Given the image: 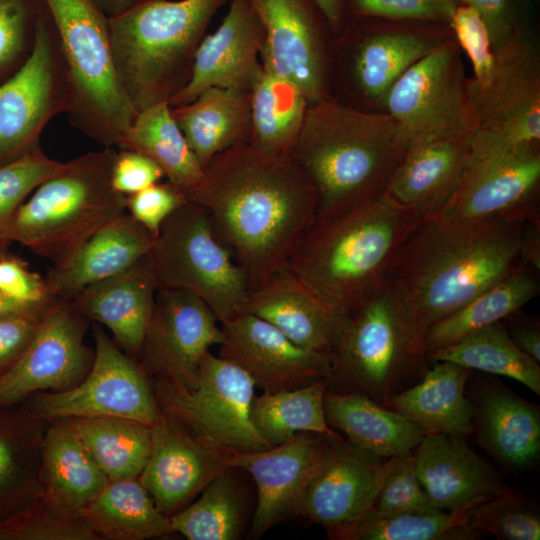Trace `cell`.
<instances>
[{
	"label": "cell",
	"instance_id": "obj_29",
	"mask_svg": "<svg viewBox=\"0 0 540 540\" xmlns=\"http://www.w3.org/2000/svg\"><path fill=\"white\" fill-rule=\"evenodd\" d=\"M469 151L468 137L437 138L408 146L386 191L421 219L436 217L455 193Z\"/></svg>",
	"mask_w": 540,
	"mask_h": 540
},
{
	"label": "cell",
	"instance_id": "obj_59",
	"mask_svg": "<svg viewBox=\"0 0 540 540\" xmlns=\"http://www.w3.org/2000/svg\"><path fill=\"white\" fill-rule=\"evenodd\" d=\"M17 469L16 452L12 444L0 434V486L11 480Z\"/></svg>",
	"mask_w": 540,
	"mask_h": 540
},
{
	"label": "cell",
	"instance_id": "obj_60",
	"mask_svg": "<svg viewBox=\"0 0 540 540\" xmlns=\"http://www.w3.org/2000/svg\"><path fill=\"white\" fill-rule=\"evenodd\" d=\"M54 298L55 296L39 303H26L11 298L0 291V316L31 311L44 306Z\"/></svg>",
	"mask_w": 540,
	"mask_h": 540
},
{
	"label": "cell",
	"instance_id": "obj_42",
	"mask_svg": "<svg viewBox=\"0 0 540 540\" xmlns=\"http://www.w3.org/2000/svg\"><path fill=\"white\" fill-rule=\"evenodd\" d=\"M226 469L212 479L194 503L169 517L171 532L189 540H234L243 524L238 484Z\"/></svg>",
	"mask_w": 540,
	"mask_h": 540
},
{
	"label": "cell",
	"instance_id": "obj_35",
	"mask_svg": "<svg viewBox=\"0 0 540 540\" xmlns=\"http://www.w3.org/2000/svg\"><path fill=\"white\" fill-rule=\"evenodd\" d=\"M531 267L520 263L507 276L462 308L425 330L422 353L442 348L469 334L517 314L539 293V282Z\"/></svg>",
	"mask_w": 540,
	"mask_h": 540
},
{
	"label": "cell",
	"instance_id": "obj_58",
	"mask_svg": "<svg viewBox=\"0 0 540 540\" xmlns=\"http://www.w3.org/2000/svg\"><path fill=\"white\" fill-rule=\"evenodd\" d=\"M314 1L322 11L334 38L341 32L346 22L343 0Z\"/></svg>",
	"mask_w": 540,
	"mask_h": 540
},
{
	"label": "cell",
	"instance_id": "obj_53",
	"mask_svg": "<svg viewBox=\"0 0 540 540\" xmlns=\"http://www.w3.org/2000/svg\"><path fill=\"white\" fill-rule=\"evenodd\" d=\"M475 9L484 20L493 49L528 29L524 0H455Z\"/></svg>",
	"mask_w": 540,
	"mask_h": 540
},
{
	"label": "cell",
	"instance_id": "obj_3",
	"mask_svg": "<svg viewBox=\"0 0 540 540\" xmlns=\"http://www.w3.org/2000/svg\"><path fill=\"white\" fill-rule=\"evenodd\" d=\"M421 219L387 191L342 212L315 218L288 261L328 307L347 316L387 281Z\"/></svg>",
	"mask_w": 540,
	"mask_h": 540
},
{
	"label": "cell",
	"instance_id": "obj_61",
	"mask_svg": "<svg viewBox=\"0 0 540 540\" xmlns=\"http://www.w3.org/2000/svg\"><path fill=\"white\" fill-rule=\"evenodd\" d=\"M98 9H100L108 18L115 17L142 0H90Z\"/></svg>",
	"mask_w": 540,
	"mask_h": 540
},
{
	"label": "cell",
	"instance_id": "obj_27",
	"mask_svg": "<svg viewBox=\"0 0 540 540\" xmlns=\"http://www.w3.org/2000/svg\"><path fill=\"white\" fill-rule=\"evenodd\" d=\"M158 288L148 254L128 269L86 286L70 300L90 322L106 326L122 351L137 356L153 315Z\"/></svg>",
	"mask_w": 540,
	"mask_h": 540
},
{
	"label": "cell",
	"instance_id": "obj_48",
	"mask_svg": "<svg viewBox=\"0 0 540 540\" xmlns=\"http://www.w3.org/2000/svg\"><path fill=\"white\" fill-rule=\"evenodd\" d=\"M17 534L36 540H99L83 511H67L41 496L31 503Z\"/></svg>",
	"mask_w": 540,
	"mask_h": 540
},
{
	"label": "cell",
	"instance_id": "obj_9",
	"mask_svg": "<svg viewBox=\"0 0 540 540\" xmlns=\"http://www.w3.org/2000/svg\"><path fill=\"white\" fill-rule=\"evenodd\" d=\"M424 21L349 17L331 45V85L337 100L362 109L382 106L402 74L449 35Z\"/></svg>",
	"mask_w": 540,
	"mask_h": 540
},
{
	"label": "cell",
	"instance_id": "obj_40",
	"mask_svg": "<svg viewBox=\"0 0 540 540\" xmlns=\"http://www.w3.org/2000/svg\"><path fill=\"white\" fill-rule=\"evenodd\" d=\"M426 357L433 362L449 361L470 370L505 376L540 394L539 363L514 344L503 321L431 351Z\"/></svg>",
	"mask_w": 540,
	"mask_h": 540
},
{
	"label": "cell",
	"instance_id": "obj_20",
	"mask_svg": "<svg viewBox=\"0 0 540 540\" xmlns=\"http://www.w3.org/2000/svg\"><path fill=\"white\" fill-rule=\"evenodd\" d=\"M476 129L512 142L537 145L540 140V64L528 29L494 48L490 83L476 88L467 81Z\"/></svg>",
	"mask_w": 540,
	"mask_h": 540
},
{
	"label": "cell",
	"instance_id": "obj_23",
	"mask_svg": "<svg viewBox=\"0 0 540 540\" xmlns=\"http://www.w3.org/2000/svg\"><path fill=\"white\" fill-rule=\"evenodd\" d=\"M217 30L202 39L190 80L169 101L170 107L193 101L208 87L251 92L263 73L260 53L265 32L254 0H229Z\"/></svg>",
	"mask_w": 540,
	"mask_h": 540
},
{
	"label": "cell",
	"instance_id": "obj_11",
	"mask_svg": "<svg viewBox=\"0 0 540 540\" xmlns=\"http://www.w3.org/2000/svg\"><path fill=\"white\" fill-rule=\"evenodd\" d=\"M154 387L161 412L205 444L228 454L272 447L251 420L254 382L233 362L209 351L193 389L160 378Z\"/></svg>",
	"mask_w": 540,
	"mask_h": 540
},
{
	"label": "cell",
	"instance_id": "obj_22",
	"mask_svg": "<svg viewBox=\"0 0 540 540\" xmlns=\"http://www.w3.org/2000/svg\"><path fill=\"white\" fill-rule=\"evenodd\" d=\"M300 432L265 450L235 453L228 466L247 471L257 486V505L249 536L257 539L278 522L293 515L308 481L327 456L335 438Z\"/></svg>",
	"mask_w": 540,
	"mask_h": 540
},
{
	"label": "cell",
	"instance_id": "obj_34",
	"mask_svg": "<svg viewBox=\"0 0 540 540\" xmlns=\"http://www.w3.org/2000/svg\"><path fill=\"white\" fill-rule=\"evenodd\" d=\"M324 412L327 424L350 444L382 458L409 454L424 437L407 418L361 393L326 390Z\"/></svg>",
	"mask_w": 540,
	"mask_h": 540
},
{
	"label": "cell",
	"instance_id": "obj_1",
	"mask_svg": "<svg viewBox=\"0 0 540 540\" xmlns=\"http://www.w3.org/2000/svg\"><path fill=\"white\" fill-rule=\"evenodd\" d=\"M187 201L204 208L249 289L288 264L317 209L315 189L291 153L272 155L250 143L214 156Z\"/></svg>",
	"mask_w": 540,
	"mask_h": 540
},
{
	"label": "cell",
	"instance_id": "obj_47",
	"mask_svg": "<svg viewBox=\"0 0 540 540\" xmlns=\"http://www.w3.org/2000/svg\"><path fill=\"white\" fill-rule=\"evenodd\" d=\"M65 162L37 149L0 166V224L5 222L45 180L57 174Z\"/></svg>",
	"mask_w": 540,
	"mask_h": 540
},
{
	"label": "cell",
	"instance_id": "obj_2",
	"mask_svg": "<svg viewBox=\"0 0 540 540\" xmlns=\"http://www.w3.org/2000/svg\"><path fill=\"white\" fill-rule=\"evenodd\" d=\"M525 222L501 218L421 220L405 241L386 284L420 338L499 282L520 262Z\"/></svg>",
	"mask_w": 540,
	"mask_h": 540
},
{
	"label": "cell",
	"instance_id": "obj_12",
	"mask_svg": "<svg viewBox=\"0 0 540 540\" xmlns=\"http://www.w3.org/2000/svg\"><path fill=\"white\" fill-rule=\"evenodd\" d=\"M540 154L537 145L512 142L476 129L458 187L436 217L448 220L539 217Z\"/></svg>",
	"mask_w": 540,
	"mask_h": 540
},
{
	"label": "cell",
	"instance_id": "obj_52",
	"mask_svg": "<svg viewBox=\"0 0 540 540\" xmlns=\"http://www.w3.org/2000/svg\"><path fill=\"white\" fill-rule=\"evenodd\" d=\"M56 298L31 311L0 316V369L3 374L27 349Z\"/></svg>",
	"mask_w": 540,
	"mask_h": 540
},
{
	"label": "cell",
	"instance_id": "obj_13",
	"mask_svg": "<svg viewBox=\"0 0 540 540\" xmlns=\"http://www.w3.org/2000/svg\"><path fill=\"white\" fill-rule=\"evenodd\" d=\"M459 46L447 37L408 68L388 92L383 107L407 145L468 137L477 128Z\"/></svg>",
	"mask_w": 540,
	"mask_h": 540
},
{
	"label": "cell",
	"instance_id": "obj_49",
	"mask_svg": "<svg viewBox=\"0 0 540 540\" xmlns=\"http://www.w3.org/2000/svg\"><path fill=\"white\" fill-rule=\"evenodd\" d=\"M454 39L472 63L470 85L485 88L494 69V49L489 30L480 14L470 6L458 4L448 24Z\"/></svg>",
	"mask_w": 540,
	"mask_h": 540
},
{
	"label": "cell",
	"instance_id": "obj_15",
	"mask_svg": "<svg viewBox=\"0 0 540 540\" xmlns=\"http://www.w3.org/2000/svg\"><path fill=\"white\" fill-rule=\"evenodd\" d=\"M95 356L86 377L60 392L30 395L28 413L47 421L73 417H120L153 425L162 416L148 376L137 361L91 322Z\"/></svg>",
	"mask_w": 540,
	"mask_h": 540
},
{
	"label": "cell",
	"instance_id": "obj_43",
	"mask_svg": "<svg viewBox=\"0 0 540 540\" xmlns=\"http://www.w3.org/2000/svg\"><path fill=\"white\" fill-rule=\"evenodd\" d=\"M471 508V507H470ZM470 508L404 513L386 517L366 516L353 540H474L481 533L467 523Z\"/></svg>",
	"mask_w": 540,
	"mask_h": 540
},
{
	"label": "cell",
	"instance_id": "obj_38",
	"mask_svg": "<svg viewBox=\"0 0 540 540\" xmlns=\"http://www.w3.org/2000/svg\"><path fill=\"white\" fill-rule=\"evenodd\" d=\"M108 481L139 477L151 451V426L120 417L64 418Z\"/></svg>",
	"mask_w": 540,
	"mask_h": 540
},
{
	"label": "cell",
	"instance_id": "obj_54",
	"mask_svg": "<svg viewBox=\"0 0 540 540\" xmlns=\"http://www.w3.org/2000/svg\"><path fill=\"white\" fill-rule=\"evenodd\" d=\"M165 177L160 166L149 156L129 149L116 153L112 169V185L128 196L137 193Z\"/></svg>",
	"mask_w": 540,
	"mask_h": 540
},
{
	"label": "cell",
	"instance_id": "obj_7",
	"mask_svg": "<svg viewBox=\"0 0 540 540\" xmlns=\"http://www.w3.org/2000/svg\"><path fill=\"white\" fill-rule=\"evenodd\" d=\"M328 357V391L361 393L385 407L428 370L412 319L386 283L345 316Z\"/></svg>",
	"mask_w": 540,
	"mask_h": 540
},
{
	"label": "cell",
	"instance_id": "obj_19",
	"mask_svg": "<svg viewBox=\"0 0 540 540\" xmlns=\"http://www.w3.org/2000/svg\"><path fill=\"white\" fill-rule=\"evenodd\" d=\"M222 340L221 324L204 301L183 290L159 287L137 363L147 376L191 390L204 356Z\"/></svg>",
	"mask_w": 540,
	"mask_h": 540
},
{
	"label": "cell",
	"instance_id": "obj_36",
	"mask_svg": "<svg viewBox=\"0 0 540 540\" xmlns=\"http://www.w3.org/2000/svg\"><path fill=\"white\" fill-rule=\"evenodd\" d=\"M117 147L135 150L153 159L186 201L203 180L204 168L175 122L168 102L139 111Z\"/></svg>",
	"mask_w": 540,
	"mask_h": 540
},
{
	"label": "cell",
	"instance_id": "obj_10",
	"mask_svg": "<svg viewBox=\"0 0 540 540\" xmlns=\"http://www.w3.org/2000/svg\"><path fill=\"white\" fill-rule=\"evenodd\" d=\"M149 258L159 287L198 297L220 324L239 314L247 276L217 240L199 204L186 201L162 223Z\"/></svg>",
	"mask_w": 540,
	"mask_h": 540
},
{
	"label": "cell",
	"instance_id": "obj_39",
	"mask_svg": "<svg viewBox=\"0 0 540 540\" xmlns=\"http://www.w3.org/2000/svg\"><path fill=\"white\" fill-rule=\"evenodd\" d=\"M308 105L294 84L264 69L250 92V144L268 154H290Z\"/></svg>",
	"mask_w": 540,
	"mask_h": 540
},
{
	"label": "cell",
	"instance_id": "obj_24",
	"mask_svg": "<svg viewBox=\"0 0 540 540\" xmlns=\"http://www.w3.org/2000/svg\"><path fill=\"white\" fill-rule=\"evenodd\" d=\"M230 455L205 444L162 413L151 425V451L138 478L159 511L169 518L229 469Z\"/></svg>",
	"mask_w": 540,
	"mask_h": 540
},
{
	"label": "cell",
	"instance_id": "obj_14",
	"mask_svg": "<svg viewBox=\"0 0 540 540\" xmlns=\"http://www.w3.org/2000/svg\"><path fill=\"white\" fill-rule=\"evenodd\" d=\"M69 103L62 47L45 5L31 55L0 83V166L40 149L45 126L57 114H65Z\"/></svg>",
	"mask_w": 540,
	"mask_h": 540
},
{
	"label": "cell",
	"instance_id": "obj_16",
	"mask_svg": "<svg viewBox=\"0 0 540 540\" xmlns=\"http://www.w3.org/2000/svg\"><path fill=\"white\" fill-rule=\"evenodd\" d=\"M265 32V70L294 84L308 104L332 97L333 35L314 0H254Z\"/></svg>",
	"mask_w": 540,
	"mask_h": 540
},
{
	"label": "cell",
	"instance_id": "obj_28",
	"mask_svg": "<svg viewBox=\"0 0 540 540\" xmlns=\"http://www.w3.org/2000/svg\"><path fill=\"white\" fill-rule=\"evenodd\" d=\"M155 236L125 212L96 230L45 282L50 295L71 299L86 286L116 275L147 256Z\"/></svg>",
	"mask_w": 540,
	"mask_h": 540
},
{
	"label": "cell",
	"instance_id": "obj_51",
	"mask_svg": "<svg viewBox=\"0 0 540 540\" xmlns=\"http://www.w3.org/2000/svg\"><path fill=\"white\" fill-rule=\"evenodd\" d=\"M185 202L168 181L159 182L126 196V211L156 237L162 223Z\"/></svg>",
	"mask_w": 540,
	"mask_h": 540
},
{
	"label": "cell",
	"instance_id": "obj_44",
	"mask_svg": "<svg viewBox=\"0 0 540 540\" xmlns=\"http://www.w3.org/2000/svg\"><path fill=\"white\" fill-rule=\"evenodd\" d=\"M467 523L479 533L501 540H538L540 517L535 506L509 489L468 511Z\"/></svg>",
	"mask_w": 540,
	"mask_h": 540
},
{
	"label": "cell",
	"instance_id": "obj_26",
	"mask_svg": "<svg viewBox=\"0 0 540 540\" xmlns=\"http://www.w3.org/2000/svg\"><path fill=\"white\" fill-rule=\"evenodd\" d=\"M412 453L417 477L438 509L470 508L510 489L464 437L424 435Z\"/></svg>",
	"mask_w": 540,
	"mask_h": 540
},
{
	"label": "cell",
	"instance_id": "obj_37",
	"mask_svg": "<svg viewBox=\"0 0 540 540\" xmlns=\"http://www.w3.org/2000/svg\"><path fill=\"white\" fill-rule=\"evenodd\" d=\"M99 539L144 540L171 533L138 477L108 481L83 510Z\"/></svg>",
	"mask_w": 540,
	"mask_h": 540
},
{
	"label": "cell",
	"instance_id": "obj_57",
	"mask_svg": "<svg viewBox=\"0 0 540 540\" xmlns=\"http://www.w3.org/2000/svg\"><path fill=\"white\" fill-rule=\"evenodd\" d=\"M520 262L535 271L540 270V219L525 222L520 249Z\"/></svg>",
	"mask_w": 540,
	"mask_h": 540
},
{
	"label": "cell",
	"instance_id": "obj_4",
	"mask_svg": "<svg viewBox=\"0 0 540 540\" xmlns=\"http://www.w3.org/2000/svg\"><path fill=\"white\" fill-rule=\"evenodd\" d=\"M407 148L387 113L330 97L308 105L291 155L315 189L320 218L386 191Z\"/></svg>",
	"mask_w": 540,
	"mask_h": 540
},
{
	"label": "cell",
	"instance_id": "obj_25",
	"mask_svg": "<svg viewBox=\"0 0 540 540\" xmlns=\"http://www.w3.org/2000/svg\"><path fill=\"white\" fill-rule=\"evenodd\" d=\"M239 313L255 315L296 345L327 355L345 319L321 301L288 265L250 288Z\"/></svg>",
	"mask_w": 540,
	"mask_h": 540
},
{
	"label": "cell",
	"instance_id": "obj_6",
	"mask_svg": "<svg viewBox=\"0 0 540 540\" xmlns=\"http://www.w3.org/2000/svg\"><path fill=\"white\" fill-rule=\"evenodd\" d=\"M113 148L65 162L0 224V244L17 242L52 266L67 262L100 227L126 212L112 185Z\"/></svg>",
	"mask_w": 540,
	"mask_h": 540
},
{
	"label": "cell",
	"instance_id": "obj_46",
	"mask_svg": "<svg viewBox=\"0 0 540 540\" xmlns=\"http://www.w3.org/2000/svg\"><path fill=\"white\" fill-rule=\"evenodd\" d=\"M437 510L441 509L433 505L417 477L411 452L392 458V464L382 482L373 507L366 516L386 517Z\"/></svg>",
	"mask_w": 540,
	"mask_h": 540
},
{
	"label": "cell",
	"instance_id": "obj_33",
	"mask_svg": "<svg viewBox=\"0 0 540 540\" xmlns=\"http://www.w3.org/2000/svg\"><path fill=\"white\" fill-rule=\"evenodd\" d=\"M190 149L203 166L217 154L250 143V93L208 87L191 102L170 107Z\"/></svg>",
	"mask_w": 540,
	"mask_h": 540
},
{
	"label": "cell",
	"instance_id": "obj_31",
	"mask_svg": "<svg viewBox=\"0 0 540 540\" xmlns=\"http://www.w3.org/2000/svg\"><path fill=\"white\" fill-rule=\"evenodd\" d=\"M471 370L436 361L415 384L395 395L388 408L417 425L424 435L465 437L474 432V407L465 395Z\"/></svg>",
	"mask_w": 540,
	"mask_h": 540
},
{
	"label": "cell",
	"instance_id": "obj_45",
	"mask_svg": "<svg viewBox=\"0 0 540 540\" xmlns=\"http://www.w3.org/2000/svg\"><path fill=\"white\" fill-rule=\"evenodd\" d=\"M44 0H0V83L31 55Z\"/></svg>",
	"mask_w": 540,
	"mask_h": 540
},
{
	"label": "cell",
	"instance_id": "obj_18",
	"mask_svg": "<svg viewBox=\"0 0 540 540\" xmlns=\"http://www.w3.org/2000/svg\"><path fill=\"white\" fill-rule=\"evenodd\" d=\"M90 324L70 299L57 297L27 349L0 376V408L36 392H60L79 384L95 356L84 341Z\"/></svg>",
	"mask_w": 540,
	"mask_h": 540
},
{
	"label": "cell",
	"instance_id": "obj_21",
	"mask_svg": "<svg viewBox=\"0 0 540 540\" xmlns=\"http://www.w3.org/2000/svg\"><path fill=\"white\" fill-rule=\"evenodd\" d=\"M221 328L218 356L243 369L263 391L292 390L328 376L327 354L296 345L255 315L239 313Z\"/></svg>",
	"mask_w": 540,
	"mask_h": 540
},
{
	"label": "cell",
	"instance_id": "obj_5",
	"mask_svg": "<svg viewBox=\"0 0 540 540\" xmlns=\"http://www.w3.org/2000/svg\"><path fill=\"white\" fill-rule=\"evenodd\" d=\"M228 2L142 0L108 18L116 70L137 112L184 88L212 18Z\"/></svg>",
	"mask_w": 540,
	"mask_h": 540
},
{
	"label": "cell",
	"instance_id": "obj_30",
	"mask_svg": "<svg viewBox=\"0 0 540 540\" xmlns=\"http://www.w3.org/2000/svg\"><path fill=\"white\" fill-rule=\"evenodd\" d=\"M472 404L474 432L487 452L511 471L522 472L536 464L540 454L537 405L496 384L481 388Z\"/></svg>",
	"mask_w": 540,
	"mask_h": 540
},
{
	"label": "cell",
	"instance_id": "obj_17",
	"mask_svg": "<svg viewBox=\"0 0 540 540\" xmlns=\"http://www.w3.org/2000/svg\"><path fill=\"white\" fill-rule=\"evenodd\" d=\"M392 458L335 438L301 493L293 515L322 526L332 539L353 540L357 526L373 507Z\"/></svg>",
	"mask_w": 540,
	"mask_h": 540
},
{
	"label": "cell",
	"instance_id": "obj_8",
	"mask_svg": "<svg viewBox=\"0 0 540 540\" xmlns=\"http://www.w3.org/2000/svg\"><path fill=\"white\" fill-rule=\"evenodd\" d=\"M66 65L69 123L104 148L117 146L137 111L120 82L108 17L90 0H44Z\"/></svg>",
	"mask_w": 540,
	"mask_h": 540
},
{
	"label": "cell",
	"instance_id": "obj_56",
	"mask_svg": "<svg viewBox=\"0 0 540 540\" xmlns=\"http://www.w3.org/2000/svg\"><path fill=\"white\" fill-rule=\"evenodd\" d=\"M506 327V326H505ZM514 344L537 363L540 362V326L534 318H516L506 327Z\"/></svg>",
	"mask_w": 540,
	"mask_h": 540
},
{
	"label": "cell",
	"instance_id": "obj_55",
	"mask_svg": "<svg viewBox=\"0 0 540 540\" xmlns=\"http://www.w3.org/2000/svg\"><path fill=\"white\" fill-rule=\"evenodd\" d=\"M0 291L16 300L26 303H39L51 297L45 278L30 271L18 258H0Z\"/></svg>",
	"mask_w": 540,
	"mask_h": 540
},
{
	"label": "cell",
	"instance_id": "obj_41",
	"mask_svg": "<svg viewBox=\"0 0 540 540\" xmlns=\"http://www.w3.org/2000/svg\"><path fill=\"white\" fill-rule=\"evenodd\" d=\"M326 379L279 392L263 391L254 396L251 420L258 433L272 446L288 441L300 432L340 436L326 421L324 395Z\"/></svg>",
	"mask_w": 540,
	"mask_h": 540
},
{
	"label": "cell",
	"instance_id": "obj_32",
	"mask_svg": "<svg viewBox=\"0 0 540 540\" xmlns=\"http://www.w3.org/2000/svg\"><path fill=\"white\" fill-rule=\"evenodd\" d=\"M108 479L66 419L49 421L41 443L40 496L67 511H83Z\"/></svg>",
	"mask_w": 540,
	"mask_h": 540
},
{
	"label": "cell",
	"instance_id": "obj_50",
	"mask_svg": "<svg viewBox=\"0 0 540 540\" xmlns=\"http://www.w3.org/2000/svg\"><path fill=\"white\" fill-rule=\"evenodd\" d=\"M455 0H343L346 19L370 17L449 24Z\"/></svg>",
	"mask_w": 540,
	"mask_h": 540
}]
</instances>
